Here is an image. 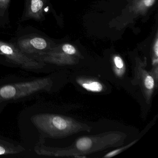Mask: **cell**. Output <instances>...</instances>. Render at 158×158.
Returning <instances> with one entry per match:
<instances>
[{
  "label": "cell",
  "instance_id": "1",
  "mask_svg": "<svg viewBox=\"0 0 158 158\" xmlns=\"http://www.w3.org/2000/svg\"><path fill=\"white\" fill-rule=\"evenodd\" d=\"M127 138L125 133L119 131L105 132L96 135L85 136L77 139L71 147L64 148H51L45 145V139L39 137L34 148L39 155L45 156H74L101 151L123 144Z\"/></svg>",
  "mask_w": 158,
  "mask_h": 158
},
{
  "label": "cell",
  "instance_id": "2",
  "mask_svg": "<svg viewBox=\"0 0 158 158\" xmlns=\"http://www.w3.org/2000/svg\"><path fill=\"white\" fill-rule=\"evenodd\" d=\"M31 120L42 135L51 138H63L91 130V127L86 124L60 114H39L33 115Z\"/></svg>",
  "mask_w": 158,
  "mask_h": 158
},
{
  "label": "cell",
  "instance_id": "3",
  "mask_svg": "<svg viewBox=\"0 0 158 158\" xmlns=\"http://www.w3.org/2000/svg\"><path fill=\"white\" fill-rule=\"evenodd\" d=\"M53 85L50 77L0 85V100L8 102L26 99L43 91H49Z\"/></svg>",
  "mask_w": 158,
  "mask_h": 158
},
{
  "label": "cell",
  "instance_id": "4",
  "mask_svg": "<svg viewBox=\"0 0 158 158\" xmlns=\"http://www.w3.org/2000/svg\"><path fill=\"white\" fill-rule=\"evenodd\" d=\"M0 55L18 67L26 70H40L46 64L36 60L23 53L15 44L0 40Z\"/></svg>",
  "mask_w": 158,
  "mask_h": 158
},
{
  "label": "cell",
  "instance_id": "5",
  "mask_svg": "<svg viewBox=\"0 0 158 158\" xmlns=\"http://www.w3.org/2000/svg\"><path fill=\"white\" fill-rule=\"evenodd\" d=\"M15 45L23 53L32 59L51 49L48 40L38 35H29L19 38Z\"/></svg>",
  "mask_w": 158,
  "mask_h": 158
},
{
  "label": "cell",
  "instance_id": "6",
  "mask_svg": "<svg viewBox=\"0 0 158 158\" xmlns=\"http://www.w3.org/2000/svg\"><path fill=\"white\" fill-rule=\"evenodd\" d=\"M132 83L139 85L146 102L150 103L155 89L158 87V83L151 72L146 70L142 64L135 68V78Z\"/></svg>",
  "mask_w": 158,
  "mask_h": 158
},
{
  "label": "cell",
  "instance_id": "7",
  "mask_svg": "<svg viewBox=\"0 0 158 158\" xmlns=\"http://www.w3.org/2000/svg\"><path fill=\"white\" fill-rule=\"evenodd\" d=\"M46 0H26L22 21H43Z\"/></svg>",
  "mask_w": 158,
  "mask_h": 158
},
{
  "label": "cell",
  "instance_id": "8",
  "mask_svg": "<svg viewBox=\"0 0 158 158\" xmlns=\"http://www.w3.org/2000/svg\"><path fill=\"white\" fill-rule=\"evenodd\" d=\"M77 82L87 91L92 92H101L104 90V86L99 81L89 78H77Z\"/></svg>",
  "mask_w": 158,
  "mask_h": 158
},
{
  "label": "cell",
  "instance_id": "9",
  "mask_svg": "<svg viewBox=\"0 0 158 158\" xmlns=\"http://www.w3.org/2000/svg\"><path fill=\"white\" fill-rule=\"evenodd\" d=\"M24 150L25 149L20 145L0 139V156L19 154Z\"/></svg>",
  "mask_w": 158,
  "mask_h": 158
},
{
  "label": "cell",
  "instance_id": "10",
  "mask_svg": "<svg viewBox=\"0 0 158 158\" xmlns=\"http://www.w3.org/2000/svg\"><path fill=\"white\" fill-rule=\"evenodd\" d=\"M114 72L116 76L121 77L125 73V66L123 59L118 56L113 58Z\"/></svg>",
  "mask_w": 158,
  "mask_h": 158
},
{
  "label": "cell",
  "instance_id": "11",
  "mask_svg": "<svg viewBox=\"0 0 158 158\" xmlns=\"http://www.w3.org/2000/svg\"><path fill=\"white\" fill-rule=\"evenodd\" d=\"M138 140V139H135V140L133 141V142L129 143V144L124 146V147H122V148H117L116 149L110 152H108V153H106V154L103 156V158H111V157H114V156L120 154V153L123 152L125 150L127 149L128 148L132 147L135 143H136Z\"/></svg>",
  "mask_w": 158,
  "mask_h": 158
},
{
  "label": "cell",
  "instance_id": "12",
  "mask_svg": "<svg viewBox=\"0 0 158 158\" xmlns=\"http://www.w3.org/2000/svg\"><path fill=\"white\" fill-rule=\"evenodd\" d=\"M11 0H0V17L3 16L9 8Z\"/></svg>",
  "mask_w": 158,
  "mask_h": 158
},
{
  "label": "cell",
  "instance_id": "13",
  "mask_svg": "<svg viewBox=\"0 0 158 158\" xmlns=\"http://www.w3.org/2000/svg\"><path fill=\"white\" fill-rule=\"evenodd\" d=\"M61 50L64 52L69 55H74L77 52L75 48L72 45L68 44L64 45L62 47Z\"/></svg>",
  "mask_w": 158,
  "mask_h": 158
},
{
  "label": "cell",
  "instance_id": "14",
  "mask_svg": "<svg viewBox=\"0 0 158 158\" xmlns=\"http://www.w3.org/2000/svg\"><path fill=\"white\" fill-rule=\"evenodd\" d=\"M155 0H143L144 5L147 7H151L153 5Z\"/></svg>",
  "mask_w": 158,
  "mask_h": 158
},
{
  "label": "cell",
  "instance_id": "15",
  "mask_svg": "<svg viewBox=\"0 0 158 158\" xmlns=\"http://www.w3.org/2000/svg\"><path fill=\"white\" fill-rule=\"evenodd\" d=\"M7 102H5L2 101L0 100V113L2 111V110L4 109V107L6 106L7 104Z\"/></svg>",
  "mask_w": 158,
  "mask_h": 158
},
{
  "label": "cell",
  "instance_id": "16",
  "mask_svg": "<svg viewBox=\"0 0 158 158\" xmlns=\"http://www.w3.org/2000/svg\"><path fill=\"white\" fill-rule=\"evenodd\" d=\"M158 40H156V43L154 47V51L155 56L158 57Z\"/></svg>",
  "mask_w": 158,
  "mask_h": 158
}]
</instances>
